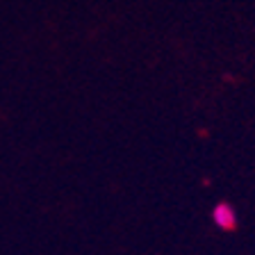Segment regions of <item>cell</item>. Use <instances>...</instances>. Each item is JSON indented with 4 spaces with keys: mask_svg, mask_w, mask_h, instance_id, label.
Returning <instances> with one entry per match:
<instances>
[{
    "mask_svg": "<svg viewBox=\"0 0 255 255\" xmlns=\"http://www.w3.org/2000/svg\"><path fill=\"white\" fill-rule=\"evenodd\" d=\"M212 223L219 230H235L237 228V212L230 203H217L212 207Z\"/></svg>",
    "mask_w": 255,
    "mask_h": 255,
    "instance_id": "cell-1",
    "label": "cell"
}]
</instances>
